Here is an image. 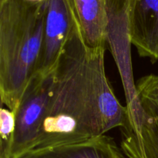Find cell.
Segmentation results:
<instances>
[{
	"instance_id": "1",
	"label": "cell",
	"mask_w": 158,
	"mask_h": 158,
	"mask_svg": "<svg viewBox=\"0 0 158 158\" xmlns=\"http://www.w3.org/2000/svg\"><path fill=\"white\" fill-rule=\"evenodd\" d=\"M105 51L106 47L86 43L73 17L40 131L28 153L44 154L82 144L123 127L127 107L106 77Z\"/></svg>"
},
{
	"instance_id": "2",
	"label": "cell",
	"mask_w": 158,
	"mask_h": 158,
	"mask_svg": "<svg viewBox=\"0 0 158 158\" xmlns=\"http://www.w3.org/2000/svg\"><path fill=\"white\" fill-rule=\"evenodd\" d=\"M46 2L0 0V98L15 114L40 69Z\"/></svg>"
},
{
	"instance_id": "3",
	"label": "cell",
	"mask_w": 158,
	"mask_h": 158,
	"mask_svg": "<svg viewBox=\"0 0 158 158\" xmlns=\"http://www.w3.org/2000/svg\"><path fill=\"white\" fill-rule=\"evenodd\" d=\"M136 90L143 119L138 128H120L121 150L127 158H158V76L140 78Z\"/></svg>"
},
{
	"instance_id": "4",
	"label": "cell",
	"mask_w": 158,
	"mask_h": 158,
	"mask_svg": "<svg viewBox=\"0 0 158 158\" xmlns=\"http://www.w3.org/2000/svg\"><path fill=\"white\" fill-rule=\"evenodd\" d=\"M55 69L50 73L38 71L28 85L15 114L10 158H19L30 150L41 126Z\"/></svg>"
},
{
	"instance_id": "5",
	"label": "cell",
	"mask_w": 158,
	"mask_h": 158,
	"mask_svg": "<svg viewBox=\"0 0 158 158\" xmlns=\"http://www.w3.org/2000/svg\"><path fill=\"white\" fill-rule=\"evenodd\" d=\"M73 22V14L64 0H47L43 52L38 71L50 73L56 68L69 39Z\"/></svg>"
},
{
	"instance_id": "6",
	"label": "cell",
	"mask_w": 158,
	"mask_h": 158,
	"mask_svg": "<svg viewBox=\"0 0 158 158\" xmlns=\"http://www.w3.org/2000/svg\"><path fill=\"white\" fill-rule=\"evenodd\" d=\"M131 41L140 56L158 61V0H137L131 20Z\"/></svg>"
},
{
	"instance_id": "7",
	"label": "cell",
	"mask_w": 158,
	"mask_h": 158,
	"mask_svg": "<svg viewBox=\"0 0 158 158\" xmlns=\"http://www.w3.org/2000/svg\"><path fill=\"white\" fill-rule=\"evenodd\" d=\"M91 47L106 48V0H64Z\"/></svg>"
},
{
	"instance_id": "8",
	"label": "cell",
	"mask_w": 158,
	"mask_h": 158,
	"mask_svg": "<svg viewBox=\"0 0 158 158\" xmlns=\"http://www.w3.org/2000/svg\"><path fill=\"white\" fill-rule=\"evenodd\" d=\"M48 158H127L112 137L103 135L87 143L44 153Z\"/></svg>"
},
{
	"instance_id": "9",
	"label": "cell",
	"mask_w": 158,
	"mask_h": 158,
	"mask_svg": "<svg viewBox=\"0 0 158 158\" xmlns=\"http://www.w3.org/2000/svg\"><path fill=\"white\" fill-rule=\"evenodd\" d=\"M15 124V113L5 106H0V137L10 144Z\"/></svg>"
},
{
	"instance_id": "10",
	"label": "cell",
	"mask_w": 158,
	"mask_h": 158,
	"mask_svg": "<svg viewBox=\"0 0 158 158\" xmlns=\"http://www.w3.org/2000/svg\"><path fill=\"white\" fill-rule=\"evenodd\" d=\"M4 106L0 98V106ZM0 158H10V144L0 137Z\"/></svg>"
},
{
	"instance_id": "11",
	"label": "cell",
	"mask_w": 158,
	"mask_h": 158,
	"mask_svg": "<svg viewBox=\"0 0 158 158\" xmlns=\"http://www.w3.org/2000/svg\"><path fill=\"white\" fill-rule=\"evenodd\" d=\"M19 158H48L46 155L43 154H32V153H28L24 154Z\"/></svg>"
},
{
	"instance_id": "12",
	"label": "cell",
	"mask_w": 158,
	"mask_h": 158,
	"mask_svg": "<svg viewBox=\"0 0 158 158\" xmlns=\"http://www.w3.org/2000/svg\"><path fill=\"white\" fill-rule=\"evenodd\" d=\"M25 1L29 2L31 3H43L47 1V0H25Z\"/></svg>"
}]
</instances>
